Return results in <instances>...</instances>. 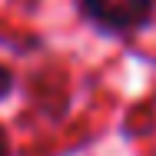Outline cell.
I'll list each match as a JSON object with an SVG mask.
<instances>
[{"label":"cell","mask_w":156,"mask_h":156,"mask_svg":"<svg viewBox=\"0 0 156 156\" xmlns=\"http://www.w3.org/2000/svg\"><path fill=\"white\" fill-rule=\"evenodd\" d=\"M80 20L110 40H126L146 30L156 17V0H73Z\"/></svg>","instance_id":"cell-1"},{"label":"cell","mask_w":156,"mask_h":156,"mask_svg":"<svg viewBox=\"0 0 156 156\" xmlns=\"http://www.w3.org/2000/svg\"><path fill=\"white\" fill-rule=\"evenodd\" d=\"M13 90H17V76L7 63H0V103H7L13 96Z\"/></svg>","instance_id":"cell-2"},{"label":"cell","mask_w":156,"mask_h":156,"mask_svg":"<svg viewBox=\"0 0 156 156\" xmlns=\"http://www.w3.org/2000/svg\"><path fill=\"white\" fill-rule=\"evenodd\" d=\"M0 156H10V143H7V136H3V129H0Z\"/></svg>","instance_id":"cell-3"}]
</instances>
